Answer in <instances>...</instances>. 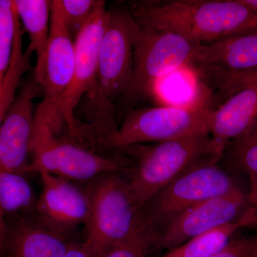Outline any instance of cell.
Here are the masks:
<instances>
[{
	"instance_id": "cell-1",
	"label": "cell",
	"mask_w": 257,
	"mask_h": 257,
	"mask_svg": "<svg viewBox=\"0 0 257 257\" xmlns=\"http://www.w3.org/2000/svg\"><path fill=\"white\" fill-rule=\"evenodd\" d=\"M140 28L161 30L198 43L251 30L256 13L239 0H149L128 10Z\"/></svg>"
},
{
	"instance_id": "cell-2",
	"label": "cell",
	"mask_w": 257,
	"mask_h": 257,
	"mask_svg": "<svg viewBox=\"0 0 257 257\" xmlns=\"http://www.w3.org/2000/svg\"><path fill=\"white\" fill-rule=\"evenodd\" d=\"M135 29L128 11H109L99 50L95 91L90 100L92 124L100 143L117 131L113 101L124 98L133 84Z\"/></svg>"
},
{
	"instance_id": "cell-3",
	"label": "cell",
	"mask_w": 257,
	"mask_h": 257,
	"mask_svg": "<svg viewBox=\"0 0 257 257\" xmlns=\"http://www.w3.org/2000/svg\"><path fill=\"white\" fill-rule=\"evenodd\" d=\"M122 150L133 152L135 158L127 181L132 197L141 208L161 189L196 166L221 160L225 147L216 143L210 134H202Z\"/></svg>"
},
{
	"instance_id": "cell-4",
	"label": "cell",
	"mask_w": 257,
	"mask_h": 257,
	"mask_svg": "<svg viewBox=\"0 0 257 257\" xmlns=\"http://www.w3.org/2000/svg\"><path fill=\"white\" fill-rule=\"evenodd\" d=\"M88 186L89 216L84 245L92 257H101L128 239L138 224L140 208L135 204L127 179L106 173Z\"/></svg>"
},
{
	"instance_id": "cell-5",
	"label": "cell",
	"mask_w": 257,
	"mask_h": 257,
	"mask_svg": "<svg viewBox=\"0 0 257 257\" xmlns=\"http://www.w3.org/2000/svg\"><path fill=\"white\" fill-rule=\"evenodd\" d=\"M27 173L50 174L65 179L92 180L106 173H130L133 160L103 156L57 138L45 119L35 112Z\"/></svg>"
},
{
	"instance_id": "cell-6",
	"label": "cell",
	"mask_w": 257,
	"mask_h": 257,
	"mask_svg": "<svg viewBox=\"0 0 257 257\" xmlns=\"http://www.w3.org/2000/svg\"><path fill=\"white\" fill-rule=\"evenodd\" d=\"M208 161L161 189L140 208V220L158 236L181 214L199 203L239 189L218 162Z\"/></svg>"
},
{
	"instance_id": "cell-7",
	"label": "cell",
	"mask_w": 257,
	"mask_h": 257,
	"mask_svg": "<svg viewBox=\"0 0 257 257\" xmlns=\"http://www.w3.org/2000/svg\"><path fill=\"white\" fill-rule=\"evenodd\" d=\"M212 112V109L202 102L142 108L132 111L121 127L102 145L107 148L122 150L144 143L210 134Z\"/></svg>"
},
{
	"instance_id": "cell-8",
	"label": "cell",
	"mask_w": 257,
	"mask_h": 257,
	"mask_svg": "<svg viewBox=\"0 0 257 257\" xmlns=\"http://www.w3.org/2000/svg\"><path fill=\"white\" fill-rule=\"evenodd\" d=\"M202 45L136 23L133 81L124 99L133 101L150 96L161 79L186 66L199 64Z\"/></svg>"
},
{
	"instance_id": "cell-9",
	"label": "cell",
	"mask_w": 257,
	"mask_h": 257,
	"mask_svg": "<svg viewBox=\"0 0 257 257\" xmlns=\"http://www.w3.org/2000/svg\"><path fill=\"white\" fill-rule=\"evenodd\" d=\"M74 40L71 35L60 0L51 1L50 38L42 89L45 98L37 109L52 131L58 135L63 126L60 115L62 96L73 77Z\"/></svg>"
},
{
	"instance_id": "cell-10",
	"label": "cell",
	"mask_w": 257,
	"mask_h": 257,
	"mask_svg": "<svg viewBox=\"0 0 257 257\" xmlns=\"http://www.w3.org/2000/svg\"><path fill=\"white\" fill-rule=\"evenodd\" d=\"M108 15L106 2L99 0L92 17L74 39L73 77L60 105L61 119L74 137L78 135L74 110L83 96L87 95L91 100L95 91L99 50Z\"/></svg>"
},
{
	"instance_id": "cell-11",
	"label": "cell",
	"mask_w": 257,
	"mask_h": 257,
	"mask_svg": "<svg viewBox=\"0 0 257 257\" xmlns=\"http://www.w3.org/2000/svg\"><path fill=\"white\" fill-rule=\"evenodd\" d=\"M246 202V196L237 189L189 208L164 230L155 249H172L209 230L236 220L244 211Z\"/></svg>"
},
{
	"instance_id": "cell-12",
	"label": "cell",
	"mask_w": 257,
	"mask_h": 257,
	"mask_svg": "<svg viewBox=\"0 0 257 257\" xmlns=\"http://www.w3.org/2000/svg\"><path fill=\"white\" fill-rule=\"evenodd\" d=\"M42 87L33 78L20 86L0 126V170L27 173L33 132L34 99Z\"/></svg>"
},
{
	"instance_id": "cell-13",
	"label": "cell",
	"mask_w": 257,
	"mask_h": 257,
	"mask_svg": "<svg viewBox=\"0 0 257 257\" xmlns=\"http://www.w3.org/2000/svg\"><path fill=\"white\" fill-rule=\"evenodd\" d=\"M40 175L42 190L37 206L42 224L60 234L86 224L89 216L86 193L67 179L50 174Z\"/></svg>"
},
{
	"instance_id": "cell-14",
	"label": "cell",
	"mask_w": 257,
	"mask_h": 257,
	"mask_svg": "<svg viewBox=\"0 0 257 257\" xmlns=\"http://www.w3.org/2000/svg\"><path fill=\"white\" fill-rule=\"evenodd\" d=\"M257 122V72L246 84L211 115L210 135L226 147L231 140L247 133Z\"/></svg>"
},
{
	"instance_id": "cell-15",
	"label": "cell",
	"mask_w": 257,
	"mask_h": 257,
	"mask_svg": "<svg viewBox=\"0 0 257 257\" xmlns=\"http://www.w3.org/2000/svg\"><path fill=\"white\" fill-rule=\"evenodd\" d=\"M71 244L41 221L21 220L8 231L5 250L9 257H64Z\"/></svg>"
},
{
	"instance_id": "cell-16",
	"label": "cell",
	"mask_w": 257,
	"mask_h": 257,
	"mask_svg": "<svg viewBox=\"0 0 257 257\" xmlns=\"http://www.w3.org/2000/svg\"><path fill=\"white\" fill-rule=\"evenodd\" d=\"M199 65L231 71L257 67V30L203 44Z\"/></svg>"
},
{
	"instance_id": "cell-17",
	"label": "cell",
	"mask_w": 257,
	"mask_h": 257,
	"mask_svg": "<svg viewBox=\"0 0 257 257\" xmlns=\"http://www.w3.org/2000/svg\"><path fill=\"white\" fill-rule=\"evenodd\" d=\"M13 3L19 20L30 37L27 50L37 56L33 77L42 86L50 38L51 1L15 0Z\"/></svg>"
},
{
	"instance_id": "cell-18",
	"label": "cell",
	"mask_w": 257,
	"mask_h": 257,
	"mask_svg": "<svg viewBox=\"0 0 257 257\" xmlns=\"http://www.w3.org/2000/svg\"><path fill=\"white\" fill-rule=\"evenodd\" d=\"M257 208L250 205L236 220L209 230L177 247L162 257H209L219 252L234 239L236 231L256 224Z\"/></svg>"
},
{
	"instance_id": "cell-19",
	"label": "cell",
	"mask_w": 257,
	"mask_h": 257,
	"mask_svg": "<svg viewBox=\"0 0 257 257\" xmlns=\"http://www.w3.org/2000/svg\"><path fill=\"white\" fill-rule=\"evenodd\" d=\"M33 191L23 174L0 170V205L5 214L30 207Z\"/></svg>"
},
{
	"instance_id": "cell-20",
	"label": "cell",
	"mask_w": 257,
	"mask_h": 257,
	"mask_svg": "<svg viewBox=\"0 0 257 257\" xmlns=\"http://www.w3.org/2000/svg\"><path fill=\"white\" fill-rule=\"evenodd\" d=\"M158 235L138 219L133 234L101 257H145L155 249Z\"/></svg>"
},
{
	"instance_id": "cell-21",
	"label": "cell",
	"mask_w": 257,
	"mask_h": 257,
	"mask_svg": "<svg viewBox=\"0 0 257 257\" xmlns=\"http://www.w3.org/2000/svg\"><path fill=\"white\" fill-rule=\"evenodd\" d=\"M15 31V13L13 1L0 0V94L9 69Z\"/></svg>"
},
{
	"instance_id": "cell-22",
	"label": "cell",
	"mask_w": 257,
	"mask_h": 257,
	"mask_svg": "<svg viewBox=\"0 0 257 257\" xmlns=\"http://www.w3.org/2000/svg\"><path fill=\"white\" fill-rule=\"evenodd\" d=\"M64 20L74 40L90 19L99 0H60Z\"/></svg>"
},
{
	"instance_id": "cell-23",
	"label": "cell",
	"mask_w": 257,
	"mask_h": 257,
	"mask_svg": "<svg viewBox=\"0 0 257 257\" xmlns=\"http://www.w3.org/2000/svg\"><path fill=\"white\" fill-rule=\"evenodd\" d=\"M234 142V152L248 175H257V122Z\"/></svg>"
},
{
	"instance_id": "cell-24",
	"label": "cell",
	"mask_w": 257,
	"mask_h": 257,
	"mask_svg": "<svg viewBox=\"0 0 257 257\" xmlns=\"http://www.w3.org/2000/svg\"><path fill=\"white\" fill-rule=\"evenodd\" d=\"M256 248V237L233 239L219 252L209 257H253Z\"/></svg>"
},
{
	"instance_id": "cell-25",
	"label": "cell",
	"mask_w": 257,
	"mask_h": 257,
	"mask_svg": "<svg viewBox=\"0 0 257 257\" xmlns=\"http://www.w3.org/2000/svg\"><path fill=\"white\" fill-rule=\"evenodd\" d=\"M19 87L18 82L13 79H6L3 83L0 94V126L7 111L15 99Z\"/></svg>"
},
{
	"instance_id": "cell-26",
	"label": "cell",
	"mask_w": 257,
	"mask_h": 257,
	"mask_svg": "<svg viewBox=\"0 0 257 257\" xmlns=\"http://www.w3.org/2000/svg\"><path fill=\"white\" fill-rule=\"evenodd\" d=\"M64 257H92V256L88 251L84 243L82 244L72 243Z\"/></svg>"
},
{
	"instance_id": "cell-27",
	"label": "cell",
	"mask_w": 257,
	"mask_h": 257,
	"mask_svg": "<svg viewBox=\"0 0 257 257\" xmlns=\"http://www.w3.org/2000/svg\"><path fill=\"white\" fill-rule=\"evenodd\" d=\"M5 212L0 205V253L5 251L7 235H8V226L5 223Z\"/></svg>"
},
{
	"instance_id": "cell-28",
	"label": "cell",
	"mask_w": 257,
	"mask_h": 257,
	"mask_svg": "<svg viewBox=\"0 0 257 257\" xmlns=\"http://www.w3.org/2000/svg\"><path fill=\"white\" fill-rule=\"evenodd\" d=\"M250 191L248 199L250 205L257 208V175H249Z\"/></svg>"
},
{
	"instance_id": "cell-29",
	"label": "cell",
	"mask_w": 257,
	"mask_h": 257,
	"mask_svg": "<svg viewBox=\"0 0 257 257\" xmlns=\"http://www.w3.org/2000/svg\"><path fill=\"white\" fill-rule=\"evenodd\" d=\"M239 2L253 13H257V0H239Z\"/></svg>"
},
{
	"instance_id": "cell-30",
	"label": "cell",
	"mask_w": 257,
	"mask_h": 257,
	"mask_svg": "<svg viewBox=\"0 0 257 257\" xmlns=\"http://www.w3.org/2000/svg\"><path fill=\"white\" fill-rule=\"evenodd\" d=\"M257 30V13L255 15L254 18H253L252 23H251V31H253V30Z\"/></svg>"
}]
</instances>
